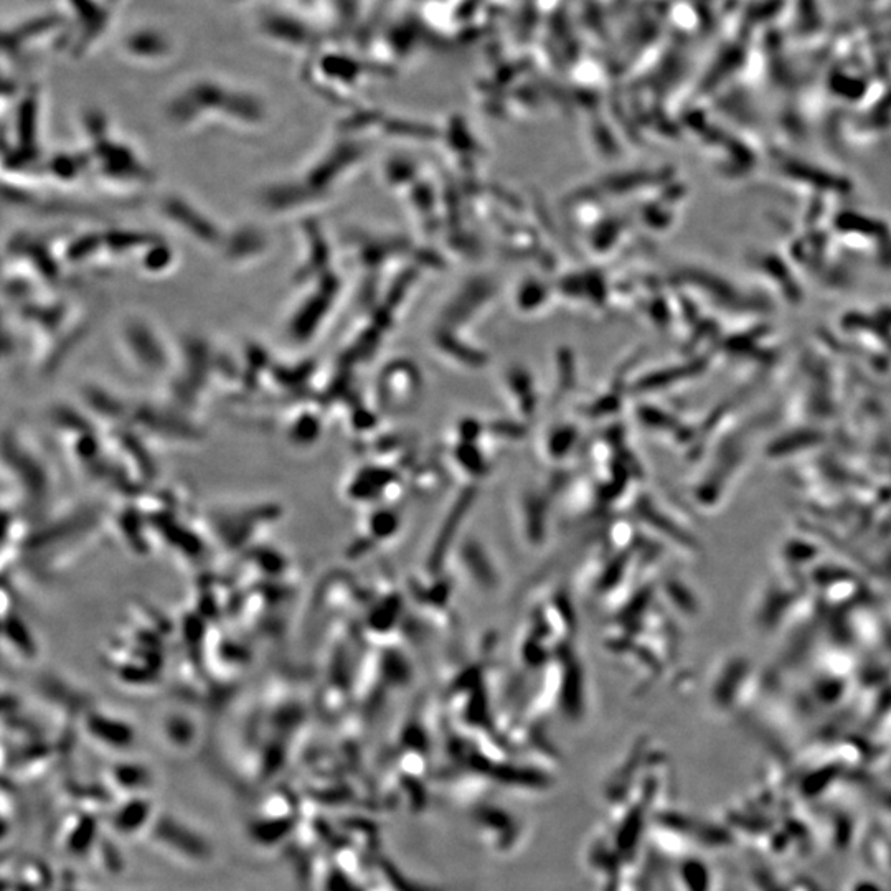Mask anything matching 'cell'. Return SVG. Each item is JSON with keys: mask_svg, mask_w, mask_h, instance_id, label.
<instances>
[{"mask_svg": "<svg viewBox=\"0 0 891 891\" xmlns=\"http://www.w3.org/2000/svg\"><path fill=\"white\" fill-rule=\"evenodd\" d=\"M126 801L111 817V827L121 835L137 834L151 822V804L147 797H128Z\"/></svg>", "mask_w": 891, "mask_h": 891, "instance_id": "6da1fadb", "label": "cell"}, {"mask_svg": "<svg viewBox=\"0 0 891 891\" xmlns=\"http://www.w3.org/2000/svg\"><path fill=\"white\" fill-rule=\"evenodd\" d=\"M111 773V783L131 797H142L151 788V774L137 764H118Z\"/></svg>", "mask_w": 891, "mask_h": 891, "instance_id": "7a4b0ae2", "label": "cell"}]
</instances>
